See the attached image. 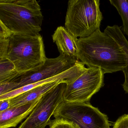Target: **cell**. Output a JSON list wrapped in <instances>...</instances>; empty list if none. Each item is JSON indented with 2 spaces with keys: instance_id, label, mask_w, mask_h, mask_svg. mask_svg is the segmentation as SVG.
<instances>
[{
  "instance_id": "cell-1",
  "label": "cell",
  "mask_w": 128,
  "mask_h": 128,
  "mask_svg": "<svg viewBox=\"0 0 128 128\" xmlns=\"http://www.w3.org/2000/svg\"><path fill=\"white\" fill-rule=\"evenodd\" d=\"M78 60L88 67L100 68L104 74L122 71L127 58L122 47L112 37L100 29L89 37L79 38Z\"/></svg>"
},
{
  "instance_id": "cell-2",
  "label": "cell",
  "mask_w": 128,
  "mask_h": 128,
  "mask_svg": "<svg viewBox=\"0 0 128 128\" xmlns=\"http://www.w3.org/2000/svg\"><path fill=\"white\" fill-rule=\"evenodd\" d=\"M43 20L36 0H0V20L11 34L38 35Z\"/></svg>"
},
{
  "instance_id": "cell-3",
  "label": "cell",
  "mask_w": 128,
  "mask_h": 128,
  "mask_svg": "<svg viewBox=\"0 0 128 128\" xmlns=\"http://www.w3.org/2000/svg\"><path fill=\"white\" fill-rule=\"evenodd\" d=\"M7 58L19 74L43 64L46 57L42 37L11 34L8 38Z\"/></svg>"
},
{
  "instance_id": "cell-4",
  "label": "cell",
  "mask_w": 128,
  "mask_h": 128,
  "mask_svg": "<svg viewBox=\"0 0 128 128\" xmlns=\"http://www.w3.org/2000/svg\"><path fill=\"white\" fill-rule=\"evenodd\" d=\"M99 0L68 1L65 28L80 38L87 37L100 29L103 16Z\"/></svg>"
},
{
  "instance_id": "cell-5",
  "label": "cell",
  "mask_w": 128,
  "mask_h": 128,
  "mask_svg": "<svg viewBox=\"0 0 128 128\" xmlns=\"http://www.w3.org/2000/svg\"><path fill=\"white\" fill-rule=\"evenodd\" d=\"M55 119H63L77 128H110L107 115L90 103L63 101L53 114Z\"/></svg>"
},
{
  "instance_id": "cell-6",
  "label": "cell",
  "mask_w": 128,
  "mask_h": 128,
  "mask_svg": "<svg viewBox=\"0 0 128 128\" xmlns=\"http://www.w3.org/2000/svg\"><path fill=\"white\" fill-rule=\"evenodd\" d=\"M104 74L95 67L86 70L72 82L66 84L64 101L89 103L91 98L104 85Z\"/></svg>"
},
{
  "instance_id": "cell-7",
  "label": "cell",
  "mask_w": 128,
  "mask_h": 128,
  "mask_svg": "<svg viewBox=\"0 0 128 128\" xmlns=\"http://www.w3.org/2000/svg\"><path fill=\"white\" fill-rule=\"evenodd\" d=\"M66 85L62 82L44 94L18 128H45L49 125L52 121L51 116L58 105L64 101Z\"/></svg>"
},
{
  "instance_id": "cell-8",
  "label": "cell",
  "mask_w": 128,
  "mask_h": 128,
  "mask_svg": "<svg viewBox=\"0 0 128 128\" xmlns=\"http://www.w3.org/2000/svg\"><path fill=\"white\" fill-rule=\"evenodd\" d=\"M78 61L61 55L54 58H46L41 66L18 74L11 80L18 88L57 76L72 67Z\"/></svg>"
},
{
  "instance_id": "cell-9",
  "label": "cell",
  "mask_w": 128,
  "mask_h": 128,
  "mask_svg": "<svg viewBox=\"0 0 128 128\" xmlns=\"http://www.w3.org/2000/svg\"><path fill=\"white\" fill-rule=\"evenodd\" d=\"M60 55L78 61V39L65 27L59 26L52 35Z\"/></svg>"
},
{
  "instance_id": "cell-10",
  "label": "cell",
  "mask_w": 128,
  "mask_h": 128,
  "mask_svg": "<svg viewBox=\"0 0 128 128\" xmlns=\"http://www.w3.org/2000/svg\"><path fill=\"white\" fill-rule=\"evenodd\" d=\"M40 98L22 106L10 107L0 112V128L16 127L30 113Z\"/></svg>"
},
{
  "instance_id": "cell-11",
  "label": "cell",
  "mask_w": 128,
  "mask_h": 128,
  "mask_svg": "<svg viewBox=\"0 0 128 128\" xmlns=\"http://www.w3.org/2000/svg\"><path fill=\"white\" fill-rule=\"evenodd\" d=\"M62 82L66 83L65 81L62 80H55L40 85L20 95L11 98L10 107L22 106L38 100L44 94Z\"/></svg>"
},
{
  "instance_id": "cell-12",
  "label": "cell",
  "mask_w": 128,
  "mask_h": 128,
  "mask_svg": "<svg viewBox=\"0 0 128 128\" xmlns=\"http://www.w3.org/2000/svg\"><path fill=\"white\" fill-rule=\"evenodd\" d=\"M104 32L112 37L122 47L127 58V64L122 71L124 75L125 80L122 87L125 91L128 94V41L122 33L120 27L117 25L107 26Z\"/></svg>"
},
{
  "instance_id": "cell-13",
  "label": "cell",
  "mask_w": 128,
  "mask_h": 128,
  "mask_svg": "<svg viewBox=\"0 0 128 128\" xmlns=\"http://www.w3.org/2000/svg\"><path fill=\"white\" fill-rule=\"evenodd\" d=\"M18 74L7 58L0 59V83L10 80Z\"/></svg>"
},
{
  "instance_id": "cell-14",
  "label": "cell",
  "mask_w": 128,
  "mask_h": 128,
  "mask_svg": "<svg viewBox=\"0 0 128 128\" xmlns=\"http://www.w3.org/2000/svg\"><path fill=\"white\" fill-rule=\"evenodd\" d=\"M56 77H53L52 78H49V79L27 85L22 86L21 88L14 89V90L10 91L0 96V101L13 98L18 95H20L24 92H26L35 87H37L39 86L47 83L55 81L56 80Z\"/></svg>"
},
{
  "instance_id": "cell-15",
  "label": "cell",
  "mask_w": 128,
  "mask_h": 128,
  "mask_svg": "<svg viewBox=\"0 0 128 128\" xmlns=\"http://www.w3.org/2000/svg\"><path fill=\"white\" fill-rule=\"evenodd\" d=\"M121 17L123 23V29L128 37V0H110Z\"/></svg>"
},
{
  "instance_id": "cell-16",
  "label": "cell",
  "mask_w": 128,
  "mask_h": 128,
  "mask_svg": "<svg viewBox=\"0 0 128 128\" xmlns=\"http://www.w3.org/2000/svg\"><path fill=\"white\" fill-rule=\"evenodd\" d=\"M49 128H77L72 122L63 119H55L51 121Z\"/></svg>"
},
{
  "instance_id": "cell-17",
  "label": "cell",
  "mask_w": 128,
  "mask_h": 128,
  "mask_svg": "<svg viewBox=\"0 0 128 128\" xmlns=\"http://www.w3.org/2000/svg\"><path fill=\"white\" fill-rule=\"evenodd\" d=\"M17 88L16 83L11 80L0 83V96Z\"/></svg>"
},
{
  "instance_id": "cell-18",
  "label": "cell",
  "mask_w": 128,
  "mask_h": 128,
  "mask_svg": "<svg viewBox=\"0 0 128 128\" xmlns=\"http://www.w3.org/2000/svg\"><path fill=\"white\" fill-rule=\"evenodd\" d=\"M112 128H128V114H124L114 122Z\"/></svg>"
},
{
  "instance_id": "cell-19",
  "label": "cell",
  "mask_w": 128,
  "mask_h": 128,
  "mask_svg": "<svg viewBox=\"0 0 128 128\" xmlns=\"http://www.w3.org/2000/svg\"><path fill=\"white\" fill-rule=\"evenodd\" d=\"M8 43V38L0 39V59L7 58Z\"/></svg>"
},
{
  "instance_id": "cell-20",
  "label": "cell",
  "mask_w": 128,
  "mask_h": 128,
  "mask_svg": "<svg viewBox=\"0 0 128 128\" xmlns=\"http://www.w3.org/2000/svg\"><path fill=\"white\" fill-rule=\"evenodd\" d=\"M11 34L0 20V39H7Z\"/></svg>"
},
{
  "instance_id": "cell-21",
  "label": "cell",
  "mask_w": 128,
  "mask_h": 128,
  "mask_svg": "<svg viewBox=\"0 0 128 128\" xmlns=\"http://www.w3.org/2000/svg\"><path fill=\"white\" fill-rule=\"evenodd\" d=\"M10 99L0 101V112L10 108Z\"/></svg>"
}]
</instances>
